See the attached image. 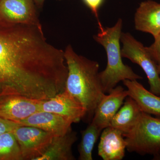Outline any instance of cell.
Listing matches in <instances>:
<instances>
[{
  "label": "cell",
  "mask_w": 160,
  "mask_h": 160,
  "mask_svg": "<svg viewBox=\"0 0 160 160\" xmlns=\"http://www.w3.org/2000/svg\"><path fill=\"white\" fill-rule=\"evenodd\" d=\"M64 55L68 69L65 90L82 105L90 121L98 104L106 94L100 79L99 65L78 54L71 45L66 47Z\"/></svg>",
  "instance_id": "obj_1"
},
{
  "label": "cell",
  "mask_w": 160,
  "mask_h": 160,
  "mask_svg": "<svg viewBox=\"0 0 160 160\" xmlns=\"http://www.w3.org/2000/svg\"><path fill=\"white\" fill-rule=\"evenodd\" d=\"M122 27V19H119L112 27L105 28L102 26L98 27V32L94 36L95 40L105 48L107 54L106 69L99 72L100 79L105 93L110 92L121 81L142 78L135 73L131 67L123 62L120 44Z\"/></svg>",
  "instance_id": "obj_2"
},
{
  "label": "cell",
  "mask_w": 160,
  "mask_h": 160,
  "mask_svg": "<svg viewBox=\"0 0 160 160\" xmlns=\"http://www.w3.org/2000/svg\"><path fill=\"white\" fill-rule=\"evenodd\" d=\"M123 136L129 152L150 155L160 160V117L142 112L134 127Z\"/></svg>",
  "instance_id": "obj_3"
},
{
  "label": "cell",
  "mask_w": 160,
  "mask_h": 160,
  "mask_svg": "<svg viewBox=\"0 0 160 160\" xmlns=\"http://www.w3.org/2000/svg\"><path fill=\"white\" fill-rule=\"evenodd\" d=\"M120 41L122 57L129 59L142 68L148 79L152 92L160 96V78L158 64L152 58L142 43L137 41L129 32H122Z\"/></svg>",
  "instance_id": "obj_4"
},
{
  "label": "cell",
  "mask_w": 160,
  "mask_h": 160,
  "mask_svg": "<svg viewBox=\"0 0 160 160\" xmlns=\"http://www.w3.org/2000/svg\"><path fill=\"white\" fill-rule=\"evenodd\" d=\"M23 160H37L52 141L54 135L32 126L19 125L13 130Z\"/></svg>",
  "instance_id": "obj_5"
},
{
  "label": "cell",
  "mask_w": 160,
  "mask_h": 160,
  "mask_svg": "<svg viewBox=\"0 0 160 160\" xmlns=\"http://www.w3.org/2000/svg\"><path fill=\"white\" fill-rule=\"evenodd\" d=\"M33 0H1L0 23L24 24L42 27Z\"/></svg>",
  "instance_id": "obj_6"
},
{
  "label": "cell",
  "mask_w": 160,
  "mask_h": 160,
  "mask_svg": "<svg viewBox=\"0 0 160 160\" xmlns=\"http://www.w3.org/2000/svg\"><path fill=\"white\" fill-rule=\"evenodd\" d=\"M43 100L19 95L0 97V118L16 123L40 110Z\"/></svg>",
  "instance_id": "obj_7"
},
{
  "label": "cell",
  "mask_w": 160,
  "mask_h": 160,
  "mask_svg": "<svg viewBox=\"0 0 160 160\" xmlns=\"http://www.w3.org/2000/svg\"><path fill=\"white\" fill-rule=\"evenodd\" d=\"M39 111L59 115L72 123L78 122L86 114L82 105L65 89L53 97L43 100Z\"/></svg>",
  "instance_id": "obj_8"
},
{
  "label": "cell",
  "mask_w": 160,
  "mask_h": 160,
  "mask_svg": "<svg viewBox=\"0 0 160 160\" xmlns=\"http://www.w3.org/2000/svg\"><path fill=\"white\" fill-rule=\"evenodd\" d=\"M128 96L127 90L122 86H116L108 94H105L98 103L92 122L102 130L109 126L112 118Z\"/></svg>",
  "instance_id": "obj_9"
},
{
  "label": "cell",
  "mask_w": 160,
  "mask_h": 160,
  "mask_svg": "<svg viewBox=\"0 0 160 160\" xmlns=\"http://www.w3.org/2000/svg\"><path fill=\"white\" fill-rule=\"evenodd\" d=\"M22 126H32L51 132L54 136L63 135L72 129V123L59 115L39 111L18 123Z\"/></svg>",
  "instance_id": "obj_10"
},
{
  "label": "cell",
  "mask_w": 160,
  "mask_h": 160,
  "mask_svg": "<svg viewBox=\"0 0 160 160\" xmlns=\"http://www.w3.org/2000/svg\"><path fill=\"white\" fill-rule=\"evenodd\" d=\"M126 143L123 133L111 126L103 129L98 146V154L104 160H121L125 155Z\"/></svg>",
  "instance_id": "obj_11"
},
{
  "label": "cell",
  "mask_w": 160,
  "mask_h": 160,
  "mask_svg": "<svg viewBox=\"0 0 160 160\" xmlns=\"http://www.w3.org/2000/svg\"><path fill=\"white\" fill-rule=\"evenodd\" d=\"M134 23L136 30L156 37L160 33V3L152 0L142 2L135 14Z\"/></svg>",
  "instance_id": "obj_12"
},
{
  "label": "cell",
  "mask_w": 160,
  "mask_h": 160,
  "mask_svg": "<svg viewBox=\"0 0 160 160\" xmlns=\"http://www.w3.org/2000/svg\"><path fill=\"white\" fill-rule=\"evenodd\" d=\"M128 96L135 100L143 112L160 117V96L147 90L137 80H125Z\"/></svg>",
  "instance_id": "obj_13"
},
{
  "label": "cell",
  "mask_w": 160,
  "mask_h": 160,
  "mask_svg": "<svg viewBox=\"0 0 160 160\" xmlns=\"http://www.w3.org/2000/svg\"><path fill=\"white\" fill-rule=\"evenodd\" d=\"M77 140V133L72 129L63 135L54 136L48 148L37 160L75 159L72 149Z\"/></svg>",
  "instance_id": "obj_14"
},
{
  "label": "cell",
  "mask_w": 160,
  "mask_h": 160,
  "mask_svg": "<svg viewBox=\"0 0 160 160\" xmlns=\"http://www.w3.org/2000/svg\"><path fill=\"white\" fill-rule=\"evenodd\" d=\"M142 112L135 100L128 96L112 118L109 126L119 130L124 135L134 127Z\"/></svg>",
  "instance_id": "obj_15"
},
{
  "label": "cell",
  "mask_w": 160,
  "mask_h": 160,
  "mask_svg": "<svg viewBox=\"0 0 160 160\" xmlns=\"http://www.w3.org/2000/svg\"><path fill=\"white\" fill-rule=\"evenodd\" d=\"M24 89V80L19 72L0 60V97L9 95H22Z\"/></svg>",
  "instance_id": "obj_16"
},
{
  "label": "cell",
  "mask_w": 160,
  "mask_h": 160,
  "mask_svg": "<svg viewBox=\"0 0 160 160\" xmlns=\"http://www.w3.org/2000/svg\"><path fill=\"white\" fill-rule=\"evenodd\" d=\"M102 130L91 122L85 130L81 131L82 139L78 147L79 160H93V148Z\"/></svg>",
  "instance_id": "obj_17"
},
{
  "label": "cell",
  "mask_w": 160,
  "mask_h": 160,
  "mask_svg": "<svg viewBox=\"0 0 160 160\" xmlns=\"http://www.w3.org/2000/svg\"><path fill=\"white\" fill-rule=\"evenodd\" d=\"M0 160H23L19 145L12 131L0 134Z\"/></svg>",
  "instance_id": "obj_18"
},
{
  "label": "cell",
  "mask_w": 160,
  "mask_h": 160,
  "mask_svg": "<svg viewBox=\"0 0 160 160\" xmlns=\"http://www.w3.org/2000/svg\"><path fill=\"white\" fill-rule=\"evenodd\" d=\"M154 38V42L146 49L155 62L160 64V33Z\"/></svg>",
  "instance_id": "obj_19"
},
{
  "label": "cell",
  "mask_w": 160,
  "mask_h": 160,
  "mask_svg": "<svg viewBox=\"0 0 160 160\" xmlns=\"http://www.w3.org/2000/svg\"><path fill=\"white\" fill-rule=\"evenodd\" d=\"M83 1L86 6L91 10L92 13L94 15L97 19L98 27L102 26L99 19L98 10L103 4L104 0H83Z\"/></svg>",
  "instance_id": "obj_20"
},
{
  "label": "cell",
  "mask_w": 160,
  "mask_h": 160,
  "mask_svg": "<svg viewBox=\"0 0 160 160\" xmlns=\"http://www.w3.org/2000/svg\"><path fill=\"white\" fill-rule=\"evenodd\" d=\"M19 125V124L18 123L0 118V134L7 132L12 131Z\"/></svg>",
  "instance_id": "obj_21"
},
{
  "label": "cell",
  "mask_w": 160,
  "mask_h": 160,
  "mask_svg": "<svg viewBox=\"0 0 160 160\" xmlns=\"http://www.w3.org/2000/svg\"><path fill=\"white\" fill-rule=\"evenodd\" d=\"M35 4L38 6V7H41L42 6L45 0H33Z\"/></svg>",
  "instance_id": "obj_22"
},
{
  "label": "cell",
  "mask_w": 160,
  "mask_h": 160,
  "mask_svg": "<svg viewBox=\"0 0 160 160\" xmlns=\"http://www.w3.org/2000/svg\"><path fill=\"white\" fill-rule=\"evenodd\" d=\"M158 69L160 78V64H158Z\"/></svg>",
  "instance_id": "obj_23"
},
{
  "label": "cell",
  "mask_w": 160,
  "mask_h": 160,
  "mask_svg": "<svg viewBox=\"0 0 160 160\" xmlns=\"http://www.w3.org/2000/svg\"><path fill=\"white\" fill-rule=\"evenodd\" d=\"M1 1V0H0V1Z\"/></svg>",
  "instance_id": "obj_24"
}]
</instances>
